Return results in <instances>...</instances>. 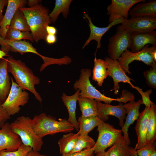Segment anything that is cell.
<instances>
[{
    "label": "cell",
    "mask_w": 156,
    "mask_h": 156,
    "mask_svg": "<svg viewBox=\"0 0 156 156\" xmlns=\"http://www.w3.org/2000/svg\"><path fill=\"white\" fill-rule=\"evenodd\" d=\"M91 74V70L88 68H82L80 70L79 78L73 85L75 90H79L80 91L79 96L93 99L108 104L114 101L125 104L128 101L134 99L133 94L126 90L122 91V96L120 98H113L105 96L91 83L90 78Z\"/></svg>",
    "instance_id": "cell-1"
},
{
    "label": "cell",
    "mask_w": 156,
    "mask_h": 156,
    "mask_svg": "<svg viewBox=\"0 0 156 156\" xmlns=\"http://www.w3.org/2000/svg\"><path fill=\"white\" fill-rule=\"evenodd\" d=\"M7 58L8 72L12 75L16 83L23 90H27L32 93L36 99L41 103L42 99L35 88V85L40 83V78L21 60H16L11 56Z\"/></svg>",
    "instance_id": "cell-2"
},
{
    "label": "cell",
    "mask_w": 156,
    "mask_h": 156,
    "mask_svg": "<svg viewBox=\"0 0 156 156\" xmlns=\"http://www.w3.org/2000/svg\"><path fill=\"white\" fill-rule=\"evenodd\" d=\"M19 9L25 15L34 40L37 42L41 40L45 41L47 35L46 27L52 23L49 9L40 4Z\"/></svg>",
    "instance_id": "cell-3"
},
{
    "label": "cell",
    "mask_w": 156,
    "mask_h": 156,
    "mask_svg": "<svg viewBox=\"0 0 156 156\" xmlns=\"http://www.w3.org/2000/svg\"><path fill=\"white\" fill-rule=\"evenodd\" d=\"M31 125L37 135L42 139L47 135L70 132L75 129L67 119L57 120L55 117L44 113L35 115L31 119Z\"/></svg>",
    "instance_id": "cell-4"
},
{
    "label": "cell",
    "mask_w": 156,
    "mask_h": 156,
    "mask_svg": "<svg viewBox=\"0 0 156 156\" xmlns=\"http://www.w3.org/2000/svg\"><path fill=\"white\" fill-rule=\"evenodd\" d=\"M31 120L29 117L21 116L10 123V127L12 132L20 137L22 144L39 151L43 142L36 133L31 125Z\"/></svg>",
    "instance_id": "cell-5"
},
{
    "label": "cell",
    "mask_w": 156,
    "mask_h": 156,
    "mask_svg": "<svg viewBox=\"0 0 156 156\" xmlns=\"http://www.w3.org/2000/svg\"><path fill=\"white\" fill-rule=\"evenodd\" d=\"M146 45L140 51L133 53L127 49L123 52L117 59L119 64L126 73L131 74L129 64L134 60L140 61L151 66L156 61V46L149 47Z\"/></svg>",
    "instance_id": "cell-6"
},
{
    "label": "cell",
    "mask_w": 156,
    "mask_h": 156,
    "mask_svg": "<svg viewBox=\"0 0 156 156\" xmlns=\"http://www.w3.org/2000/svg\"><path fill=\"white\" fill-rule=\"evenodd\" d=\"M12 83L10 93L2 106L8 115L13 116L18 113L21 110L20 106H24L29 99L28 92L23 90L11 77Z\"/></svg>",
    "instance_id": "cell-7"
},
{
    "label": "cell",
    "mask_w": 156,
    "mask_h": 156,
    "mask_svg": "<svg viewBox=\"0 0 156 156\" xmlns=\"http://www.w3.org/2000/svg\"><path fill=\"white\" fill-rule=\"evenodd\" d=\"M98 136L94 146V153L105 151L112 146L122 136L121 130L102 120L97 126Z\"/></svg>",
    "instance_id": "cell-8"
},
{
    "label": "cell",
    "mask_w": 156,
    "mask_h": 156,
    "mask_svg": "<svg viewBox=\"0 0 156 156\" xmlns=\"http://www.w3.org/2000/svg\"><path fill=\"white\" fill-rule=\"evenodd\" d=\"M5 40L6 44L10 47L11 52H18L21 55L26 53H31L40 56L43 61V63L40 68V72L49 65L56 64L61 66L65 65L66 63V59L64 57L60 58H54L41 55L37 51L36 49L31 43L25 40L19 41H11L6 40Z\"/></svg>",
    "instance_id": "cell-9"
},
{
    "label": "cell",
    "mask_w": 156,
    "mask_h": 156,
    "mask_svg": "<svg viewBox=\"0 0 156 156\" xmlns=\"http://www.w3.org/2000/svg\"><path fill=\"white\" fill-rule=\"evenodd\" d=\"M131 43L130 33L118 26L116 33L109 40L108 53L109 57L113 60H117L123 52L129 48Z\"/></svg>",
    "instance_id": "cell-10"
},
{
    "label": "cell",
    "mask_w": 156,
    "mask_h": 156,
    "mask_svg": "<svg viewBox=\"0 0 156 156\" xmlns=\"http://www.w3.org/2000/svg\"><path fill=\"white\" fill-rule=\"evenodd\" d=\"M121 24L119 25L120 27L130 33L151 31L156 28V17H131L129 19L123 20Z\"/></svg>",
    "instance_id": "cell-11"
},
{
    "label": "cell",
    "mask_w": 156,
    "mask_h": 156,
    "mask_svg": "<svg viewBox=\"0 0 156 156\" xmlns=\"http://www.w3.org/2000/svg\"><path fill=\"white\" fill-rule=\"evenodd\" d=\"M145 0H112L107 9L109 23L120 18L127 19L129 11L135 4L145 2Z\"/></svg>",
    "instance_id": "cell-12"
},
{
    "label": "cell",
    "mask_w": 156,
    "mask_h": 156,
    "mask_svg": "<svg viewBox=\"0 0 156 156\" xmlns=\"http://www.w3.org/2000/svg\"><path fill=\"white\" fill-rule=\"evenodd\" d=\"M104 60L107 64V72L108 75L112 77L114 82L113 88L111 91L114 90V94H118L120 88L119 83L121 82L128 83L132 88H134L135 86L131 82V80L134 81L127 75L117 60H113L106 56L104 58Z\"/></svg>",
    "instance_id": "cell-13"
},
{
    "label": "cell",
    "mask_w": 156,
    "mask_h": 156,
    "mask_svg": "<svg viewBox=\"0 0 156 156\" xmlns=\"http://www.w3.org/2000/svg\"><path fill=\"white\" fill-rule=\"evenodd\" d=\"M22 144L19 136L12 131L10 123L6 122L0 128V151H16Z\"/></svg>",
    "instance_id": "cell-14"
},
{
    "label": "cell",
    "mask_w": 156,
    "mask_h": 156,
    "mask_svg": "<svg viewBox=\"0 0 156 156\" xmlns=\"http://www.w3.org/2000/svg\"><path fill=\"white\" fill-rule=\"evenodd\" d=\"M142 104V99L137 101H135L134 99L124 105L127 115L121 130L123 134V137L125 140L129 145L131 143V141L128 133L129 128L131 125L138 119L140 114V107Z\"/></svg>",
    "instance_id": "cell-15"
},
{
    "label": "cell",
    "mask_w": 156,
    "mask_h": 156,
    "mask_svg": "<svg viewBox=\"0 0 156 156\" xmlns=\"http://www.w3.org/2000/svg\"><path fill=\"white\" fill-rule=\"evenodd\" d=\"M131 43L129 48L133 53L141 51L147 44L156 46V31L134 32L130 33Z\"/></svg>",
    "instance_id": "cell-16"
},
{
    "label": "cell",
    "mask_w": 156,
    "mask_h": 156,
    "mask_svg": "<svg viewBox=\"0 0 156 156\" xmlns=\"http://www.w3.org/2000/svg\"><path fill=\"white\" fill-rule=\"evenodd\" d=\"M27 3L25 0H8L5 14L0 22V35L5 39L11 21L17 10L25 7Z\"/></svg>",
    "instance_id": "cell-17"
},
{
    "label": "cell",
    "mask_w": 156,
    "mask_h": 156,
    "mask_svg": "<svg viewBox=\"0 0 156 156\" xmlns=\"http://www.w3.org/2000/svg\"><path fill=\"white\" fill-rule=\"evenodd\" d=\"M150 107H145L137 120L135 129L137 137V142L134 149L137 150L147 144V129L150 113Z\"/></svg>",
    "instance_id": "cell-18"
},
{
    "label": "cell",
    "mask_w": 156,
    "mask_h": 156,
    "mask_svg": "<svg viewBox=\"0 0 156 156\" xmlns=\"http://www.w3.org/2000/svg\"><path fill=\"white\" fill-rule=\"evenodd\" d=\"M83 15L84 17L88 20L89 23H88L90 28V33L89 37L84 43L82 49L88 45L91 41L95 40L97 42V47L95 53L96 55L97 49H99L101 47V41L103 35L113 26L121 24L122 20L124 19L122 18L119 19L109 23L106 27H97L93 24L91 18L89 16L88 13L86 14L84 12Z\"/></svg>",
    "instance_id": "cell-19"
},
{
    "label": "cell",
    "mask_w": 156,
    "mask_h": 156,
    "mask_svg": "<svg viewBox=\"0 0 156 156\" xmlns=\"http://www.w3.org/2000/svg\"><path fill=\"white\" fill-rule=\"evenodd\" d=\"M97 105L99 111L105 121L108 120L109 116H113L118 119L119 125L122 127L126 112L124 105L122 103H120L118 105H113L97 101Z\"/></svg>",
    "instance_id": "cell-20"
},
{
    "label": "cell",
    "mask_w": 156,
    "mask_h": 156,
    "mask_svg": "<svg viewBox=\"0 0 156 156\" xmlns=\"http://www.w3.org/2000/svg\"><path fill=\"white\" fill-rule=\"evenodd\" d=\"M80 91L76 90L73 95L68 96L63 92L61 96V99L66 108L68 114V120L73 126L75 129L78 131V123L76 117V104L79 97Z\"/></svg>",
    "instance_id": "cell-21"
},
{
    "label": "cell",
    "mask_w": 156,
    "mask_h": 156,
    "mask_svg": "<svg viewBox=\"0 0 156 156\" xmlns=\"http://www.w3.org/2000/svg\"><path fill=\"white\" fill-rule=\"evenodd\" d=\"M7 58L0 59V101L3 103L10 93L12 85L7 70Z\"/></svg>",
    "instance_id": "cell-22"
},
{
    "label": "cell",
    "mask_w": 156,
    "mask_h": 156,
    "mask_svg": "<svg viewBox=\"0 0 156 156\" xmlns=\"http://www.w3.org/2000/svg\"><path fill=\"white\" fill-rule=\"evenodd\" d=\"M77 101L82 116H96L104 121L105 119L98 109L97 101L94 99L79 96Z\"/></svg>",
    "instance_id": "cell-23"
},
{
    "label": "cell",
    "mask_w": 156,
    "mask_h": 156,
    "mask_svg": "<svg viewBox=\"0 0 156 156\" xmlns=\"http://www.w3.org/2000/svg\"><path fill=\"white\" fill-rule=\"evenodd\" d=\"M129 14L131 17H156V1L150 0L146 3H139L130 10Z\"/></svg>",
    "instance_id": "cell-24"
},
{
    "label": "cell",
    "mask_w": 156,
    "mask_h": 156,
    "mask_svg": "<svg viewBox=\"0 0 156 156\" xmlns=\"http://www.w3.org/2000/svg\"><path fill=\"white\" fill-rule=\"evenodd\" d=\"M79 135L78 131L76 133L70 132L64 135L58 141L60 152L62 156L69 154L73 149Z\"/></svg>",
    "instance_id": "cell-25"
},
{
    "label": "cell",
    "mask_w": 156,
    "mask_h": 156,
    "mask_svg": "<svg viewBox=\"0 0 156 156\" xmlns=\"http://www.w3.org/2000/svg\"><path fill=\"white\" fill-rule=\"evenodd\" d=\"M94 63L92 79L97 83L98 86H101L108 76L107 72V64L105 60L97 59L96 56Z\"/></svg>",
    "instance_id": "cell-26"
},
{
    "label": "cell",
    "mask_w": 156,
    "mask_h": 156,
    "mask_svg": "<svg viewBox=\"0 0 156 156\" xmlns=\"http://www.w3.org/2000/svg\"><path fill=\"white\" fill-rule=\"evenodd\" d=\"M102 120L98 116H92L84 117L81 116L77 120L79 134H87L97 127Z\"/></svg>",
    "instance_id": "cell-27"
},
{
    "label": "cell",
    "mask_w": 156,
    "mask_h": 156,
    "mask_svg": "<svg viewBox=\"0 0 156 156\" xmlns=\"http://www.w3.org/2000/svg\"><path fill=\"white\" fill-rule=\"evenodd\" d=\"M133 148L129 146L122 136L107 151L109 156H132Z\"/></svg>",
    "instance_id": "cell-28"
},
{
    "label": "cell",
    "mask_w": 156,
    "mask_h": 156,
    "mask_svg": "<svg viewBox=\"0 0 156 156\" xmlns=\"http://www.w3.org/2000/svg\"><path fill=\"white\" fill-rule=\"evenodd\" d=\"M72 0H56L55 7L49 14L51 23H55L59 14L62 13L63 16L66 18L69 13V8Z\"/></svg>",
    "instance_id": "cell-29"
},
{
    "label": "cell",
    "mask_w": 156,
    "mask_h": 156,
    "mask_svg": "<svg viewBox=\"0 0 156 156\" xmlns=\"http://www.w3.org/2000/svg\"><path fill=\"white\" fill-rule=\"evenodd\" d=\"M156 139V105L154 103L150 106L147 125V144L154 142Z\"/></svg>",
    "instance_id": "cell-30"
},
{
    "label": "cell",
    "mask_w": 156,
    "mask_h": 156,
    "mask_svg": "<svg viewBox=\"0 0 156 156\" xmlns=\"http://www.w3.org/2000/svg\"><path fill=\"white\" fill-rule=\"evenodd\" d=\"M9 28L24 31H30L24 14L19 9L15 14L11 21Z\"/></svg>",
    "instance_id": "cell-31"
},
{
    "label": "cell",
    "mask_w": 156,
    "mask_h": 156,
    "mask_svg": "<svg viewBox=\"0 0 156 156\" xmlns=\"http://www.w3.org/2000/svg\"><path fill=\"white\" fill-rule=\"evenodd\" d=\"M95 144L94 140L88 134H79L73 149L69 154L92 148Z\"/></svg>",
    "instance_id": "cell-32"
},
{
    "label": "cell",
    "mask_w": 156,
    "mask_h": 156,
    "mask_svg": "<svg viewBox=\"0 0 156 156\" xmlns=\"http://www.w3.org/2000/svg\"><path fill=\"white\" fill-rule=\"evenodd\" d=\"M5 39L11 41H19L26 39L32 42L34 41L30 31H22L10 28L7 31Z\"/></svg>",
    "instance_id": "cell-33"
},
{
    "label": "cell",
    "mask_w": 156,
    "mask_h": 156,
    "mask_svg": "<svg viewBox=\"0 0 156 156\" xmlns=\"http://www.w3.org/2000/svg\"><path fill=\"white\" fill-rule=\"evenodd\" d=\"M151 69L144 71L143 74L147 85L152 88L156 89V64L154 63Z\"/></svg>",
    "instance_id": "cell-34"
},
{
    "label": "cell",
    "mask_w": 156,
    "mask_h": 156,
    "mask_svg": "<svg viewBox=\"0 0 156 156\" xmlns=\"http://www.w3.org/2000/svg\"><path fill=\"white\" fill-rule=\"evenodd\" d=\"M32 149L30 146L23 144L18 149L12 151L2 150L0 151V156H26L28 153Z\"/></svg>",
    "instance_id": "cell-35"
},
{
    "label": "cell",
    "mask_w": 156,
    "mask_h": 156,
    "mask_svg": "<svg viewBox=\"0 0 156 156\" xmlns=\"http://www.w3.org/2000/svg\"><path fill=\"white\" fill-rule=\"evenodd\" d=\"M156 142L147 144L145 146L139 149L136 150V152L138 156H150L156 151Z\"/></svg>",
    "instance_id": "cell-36"
},
{
    "label": "cell",
    "mask_w": 156,
    "mask_h": 156,
    "mask_svg": "<svg viewBox=\"0 0 156 156\" xmlns=\"http://www.w3.org/2000/svg\"><path fill=\"white\" fill-rule=\"evenodd\" d=\"M134 88L137 90L141 95L142 104H144L145 107H150L152 104L154 103L151 100L150 98V95L152 92L151 89L144 92L143 91L142 89L138 87L135 86Z\"/></svg>",
    "instance_id": "cell-37"
},
{
    "label": "cell",
    "mask_w": 156,
    "mask_h": 156,
    "mask_svg": "<svg viewBox=\"0 0 156 156\" xmlns=\"http://www.w3.org/2000/svg\"><path fill=\"white\" fill-rule=\"evenodd\" d=\"M94 146L92 148L84 149L81 151L73 153L65 156H93Z\"/></svg>",
    "instance_id": "cell-38"
},
{
    "label": "cell",
    "mask_w": 156,
    "mask_h": 156,
    "mask_svg": "<svg viewBox=\"0 0 156 156\" xmlns=\"http://www.w3.org/2000/svg\"><path fill=\"white\" fill-rule=\"evenodd\" d=\"M2 103L0 101V128L4 125L8 120L11 118L3 108Z\"/></svg>",
    "instance_id": "cell-39"
},
{
    "label": "cell",
    "mask_w": 156,
    "mask_h": 156,
    "mask_svg": "<svg viewBox=\"0 0 156 156\" xmlns=\"http://www.w3.org/2000/svg\"><path fill=\"white\" fill-rule=\"evenodd\" d=\"M0 45L1 50L4 51L7 54L10 51V47L5 43V39H3L0 35Z\"/></svg>",
    "instance_id": "cell-40"
},
{
    "label": "cell",
    "mask_w": 156,
    "mask_h": 156,
    "mask_svg": "<svg viewBox=\"0 0 156 156\" xmlns=\"http://www.w3.org/2000/svg\"><path fill=\"white\" fill-rule=\"evenodd\" d=\"M57 41L55 35L47 34L45 39V41L49 44L55 43Z\"/></svg>",
    "instance_id": "cell-41"
},
{
    "label": "cell",
    "mask_w": 156,
    "mask_h": 156,
    "mask_svg": "<svg viewBox=\"0 0 156 156\" xmlns=\"http://www.w3.org/2000/svg\"><path fill=\"white\" fill-rule=\"evenodd\" d=\"M8 0H0V22L2 20L3 15V11L4 7L7 5Z\"/></svg>",
    "instance_id": "cell-42"
},
{
    "label": "cell",
    "mask_w": 156,
    "mask_h": 156,
    "mask_svg": "<svg viewBox=\"0 0 156 156\" xmlns=\"http://www.w3.org/2000/svg\"><path fill=\"white\" fill-rule=\"evenodd\" d=\"M46 31L48 34L55 35L57 33V30L54 27L48 25L46 27Z\"/></svg>",
    "instance_id": "cell-43"
},
{
    "label": "cell",
    "mask_w": 156,
    "mask_h": 156,
    "mask_svg": "<svg viewBox=\"0 0 156 156\" xmlns=\"http://www.w3.org/2000/svg\"><path fill=\"white\" fill-rule=\"evenodd\" d=\"M42 1L40 0H29L27 1V3L29 7H31L40 4Z\"/></svg>",
    "instance_id": "cell-44"
},
{
    "label": "cell",
    "mask_w": 156,
    "mask_h": 156,
    "mask_svg": "<svg viewBox=\"0 0 156 156\" xmlns=\"http://www.w3.org/2000/svg\"><path fill=\"white\" fill-rule=\"evenodd\" d=\"M26 156H47L40 154L39 151L32 150L27 154Z\"/></svg>",
    "instance_id": "cell-45"
},
{
    "label": "cell",
    "mask_w": 156,
    "mask_h": 156,
    "mask_svg": "<svg viewBox=\"0 0 156 156\" xmlns=\"http://www.w3.org/2000/svg\"><path fill=\"white\" fill-rule=\"evenodd\" d=\"M96 154V156H109L107 151H104L97 153Z\"/></svg>",
    "instance_id": "cell-46"
},
{
    "label": "cell",
    "mask_w": 156,
    "mask_h": 156,
    "mask_svg": "<svg viewBox=\"0 0 156 156\" xmlns=\"http://www.w3.org/2000/svg\"><path fill=\"white\" fill-rule=\"evenodd\" d=\"M8 56V54L6 53L1 50H0V59L3 58L4 56Z\"/></svg>",
    "instance_id": "cell-47"
},
{
    "label": "cell",
    "mask_w": 156,
    "mask_h": 156,
    "mask_svg": "<svg viewBox=\"0 0 156 156\" xmlns=\"http://www.w3.org/2000/svg\"><path fill=\"white\" fill-rule=\"evenodd\" d=\"M132 156H138L136 152V150L134 148H132Z\"/></svg>",
    "instance_id": "cell-48"
},
{
    "label": "cell",
    "mask_w": 156,
    "mask_h": 156,
    "mask_svg": "<svg viewBox=\"0 0 156 156\" xmlns=\"http://www.w3.org/2000/svg\"><path fill=\"white\" fill-rule=\"evenodd\" d=\"M150 156H156V151H154Z\"/></svg>",
    "instance_id": "cell-49"
}]
</instances>
